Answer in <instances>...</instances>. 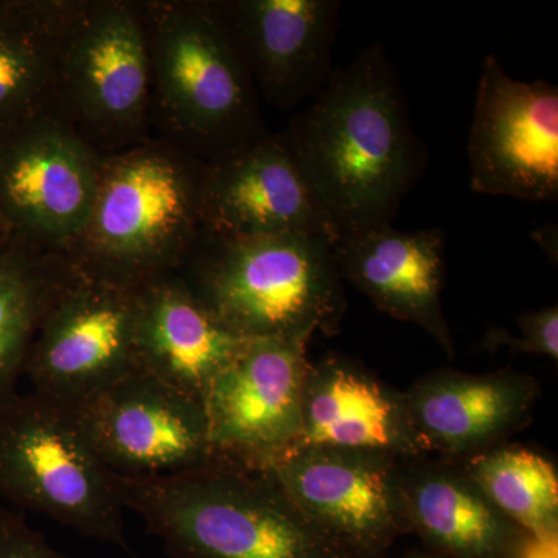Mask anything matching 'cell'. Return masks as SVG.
<instances>
[{
	"label": "cell",
	"instance_id": "cell-1",
	"mask_svg": "<svg viewBox=\"0 0 558 558\" xmlns=\"http://www.w3.org/2000/svg\"><path fill=\"white\" fill-rule=\"evenodd\" d=\"M279 137L339 240L392 227L427 161L398 72L379 43L333 69Z\"/></svg>",
	"mask_w": 558,
	"mask_h": 558
},
{
	"label": "cell",
	"instance_id": "cell-2",
	"mask_svg": "<svg viewBox=\"0 0 558 558\" xmlns=\"http://www.w3.org/2000/svg\"><path fill=\"white\" fill-rule=\"evenodd\" d=\"M150 121L202 161L269 134L226 0H143Z\"/></svg>",
	"mask_w": 558,
	"mask_h": 558
},
{
	"label": "cell",
	"instance_id": "cell-3",
	"mask_svg": "<svg viewBox=\"0 0 558 558\" xmlns=\"http://www.w3.org/2000/svg\"><path fill=\"white\" fill-rule=\"evenodd\" d=\"M117 487L171 558H354L264 469L213 462L179 475L117 476Z\"/></svg>",
	"mask_w": 558,
	"mask_h": 558
},
{
	"label": "cell",
	"instance_id": "cell-4",
	"mask_svg": "<svg viewBox=\"0 0 558 558\" xmlns=\"http://www.w3.org/2000/svg\"><path fill=\"white\" fill-rule=\"evenodd\" d=\"M201 170L161 137L105 157L89 219L65 256L84 277L131 288L178 274L204 236Z\"/></svg>",
	"mask_w": 558,
	"mask_h": 558
},
{
	"label": "cell",
	"instance_id": "cell-5",
	"mask_svg": "<svg viewBox=\"0 0 558 558\" xmlns=\"http://www.w3.org/2000/svg\"><path fill=\"white\" fill-rule=\"evenodd\" d=\"M332 245L304 233L204 234L178 274L242 339L311 341L336 336L347 314Z\"/></svg>",
	"mask_w": 558,
	"mask_h": 558
},
{
	"label": "cell",
	"instance_id": "cell-6",
	"mask_svg": "<svg viewBox=\"0 0 558 558\" xmlns=\"http://www.w3.org/2000/svg\"><path fill=\"white\" fill-rule=\"evenodd\" d=\"M0 497L83 537L128 548L123 502L75 410L32 391L0 409Z\"/></svg>",
	"mask_w": 558,
	"mask_h": 558
},
{
	"label": "cell",
	"instance_id": "cell-7",
	"mask_svg": "<svg viewBox=\"0 0 558 558\" xmlns=\"http://www.w3.org/2000/svg\"><path fill=\"white\" fill-rule=\"evenodd\" d=\"M142 2L76 0L62 39L54 113L101 157L153 137Z\"/></svg>",
	"mask_w": 558,
	"mask_h": 558
},
{
	"label": "cell",
	"instance_id": "cell-8",
	"mask_svg": "<svg viewBox=\"0 0 558 558\" xmlns=\"http://www.w3.org/2000/svg\"><path fill=\"white\" fill-rule=\"evenodd\" d=\"M102 159L54 112L0 130V211L11 236L68 252L89 219Z\"/></svg>",
	"mask_w": 558,
	"mask_h": 558
},
{
	"label": "cell",
	"instance_id": "cell-9",
	"mask_svg": "<svg viewBox=\"0 0 558 558\" xmlns=\"http://www.w3.org/2000/svg\"><path fill=\"white\" fill-rule=\"evenodd\" d=\"M306 340L248 339L202 399L213 462L264 469L299 438Z\"/></svg>",
	"mask_w": 558,
	"mask_h": 558
},
{
	"label": "cell",
	"instance_id": "cell-10",
	"mask_svg": "<svg viewBox=\"0 0 558 558\" xmlns=\"http://www.w3.org/2000/svg\"><path fill=\"white\" fill-rule=\"evenodd\" d=\"M400 459L373 450L304 449L264 468L306 519L354 558H381L411 532Z\"/></svg>",
	"mask_w": 558,
	"mask_h": 558
},
{
	"label": "cell",
	"instance_id": "cell-11",
	"mask_svg": "<svg viewBox=\"0 0 558 558\" xmlns=\"http://www.w3.org/2000/svg\"><path fill=\"white\" fill-rule=\"evenodd\" d=\"M468 156L475 193L557 202V86L513 80L488 53L481 65Z\"/></svg>",
	"mask_w": 558,
	"mask_h": 558
},
{
	"label": "cell",
	"instance_id": "cell-12",
	"mask_svg": "<svg viewBox=\"0 0 558 558\" xmlns=\"http://www.w3.org/2000/svg\"><path fill=\"white\" fill-rule=\"evenodd\" d=\"M137 296L138 288L80 274L28 354L24 377L33 391L75 410L137 368Z\"/></svg>",
	"mask_w": 558,
	"mask_h": 558
},
{
	"label": "cell",
	"instance_id": "cell-13",
	"mask_svg": "<svg viewBox=\"0 0 558 558\" xmlns=\"http://www.w3.org/2000/svg\"><path fill=\"white\" fill-rule=\"evenodd\" d=\"M75 413L117 476L179 475L213 464L199 400L140 368L86 400Z\"/></svg>",
	"mask_w": 558,
	"mask_h": 558
},
{
	"label": "cell",
	"instance_id": "cell-14",
	"mask_svg": "<svg viewBox=\"0 0 558 558\" xmlns=\"http://www.w3.org/2000/svg\"><path fill=\"white\" fill-rule=\"evenodd\" d=\"M199 201L207 236L304 233L339 241L279 134L202 161Z\"/></svg>",
	"mask_w": 558,
	"mask_h": 558
},
{
	"label": "cell",
	"instance_id": "cell-15",
	"mask_svg": "<svg viewBox=\"0 0 558 558\" xmlns=\"http://www.w3.org/2000/svg\"><path fill=\"white\" fill-rule=\"evenodd\" d=\"M260 100L289 110L332 75L340 0H226Z\"/></svg>",
	"mask_w": 558,
	"mask_h": 558
},
{
	"label": "cell",
	"instance_id": "cell-16",
	"mask_svg": "<svg viewBox=\"0 0 558 558\" xmlns=\"http://www.w3.org/2000/svg\"><path fill=\"white\" fill-rule=\"evenodd\" d=\"M304 449L373 450L399 458L425 454L405 392L340 354H328L307 369L299 438L288 454Z\"/></svg>",
	"mask_w": 558,
	"mask_h": 558
},
{
	"label": "cell",
	"instance_id": "cell-17",
	"mask_svg": "<svg viewBox=\"0 0 558 558\" xmlns=\"http://www.w3.org/2000/svg\"><path fill=\"white\" fill-rule=\"evenodd\" d=\"M332 248L341 279L355 286L384 314L424 329L449 357H454L457 349L442 310V230L385 227L340 238Z\"/></svg>",
	"mask_w": 558,
	"mask_h": 558
},
{
	"label": "cell",
	"instance_id": "cell-18",
	"mask_svg": "<svg viewBox=\"0 0 558 558\" xmlns=\"http://www.w3.org/2000/svg\"><path fill=\"white\" fill-rule=\"evenodd\" d=\"M539 396L526 374L438 371L405 392L414 433L425 454L473 457L527 425Z\"/></svg>",
	"mask_w": 558,
	"mask_h": 558
},
{
	"label": "cell",
	"instance_id": "cell-19",
	"mask_svg": "<svg viewBox=\"0 0 558 558\" xmlns=\"http://www.w3.org/2000/svg\"><path fill=\"white\" fill-rule=\"evenodd\" d=\"M245 340L231 332L179 274L138 286L137 368L189 398L202 403L208 385Z\"/></svg>",
	"mask_w": 558,
	"mask_h": 558
},
{
	"label": "cell",
	"instance_id": "cell-20",
	"mask_svg": "<svg viewBox=\"0 0 558 558\" xmlns=\"http://www.w3.org/2000/svg\"><path fill=\"white\" fill-rule=\"evenodd\" d=\"M410 529L444 558H517L531 535L487 498L462 465L400 459Z\"/></svg>",
	"mask_w": 558,
	"mask_h": 558
},
{
	"label": "cell",
	"instance_id": "cell-21",
	"mask_svg": "<svg viewBox=\"0 0 558 558\" xmlns=\"http://www.w3.org/2000/svg\"><path fill=\"white\" fill-rule=\"evenodd\" d=\"M76 0H0V130L54 112L58 65Z\"/></svg>",
	"mask_w": 558,
	"mask_h": 558
},
{
	"label": "cell",
	"instance_id": "cell-22",
	"mask_svg": "<svg viewBox=\"0 0 558 558\" xmlns=\"http://www.w3.org/2000/svg\"><path fill=\"white\" fill-rule=\"evenodd\" d=\"M80 277L65 253L0 244V409L17 395L44 319Z\"/></svg>",
	"mask_w": 558,
	"mask_h": 558
},
{
	"label": "cell",
	"instance_id": "cell-23",
	"mask_svg": "<svg viewBox=\"0 0 558 558\" xmlns=\"http://www.w3.org/2000/svg\"><path fill=\"white\" fill-rule=\"evenodd\" d=\"M461 465L517 526L535 538L558 537V475L548 459L521 447H492Z\"/></svg>",
	"mask_w": 558,
	"mask_h": 558
},
{
	"label": "cell",
	"instance_id": "cell-24",
	"mask_svg": "<svg viewBox=\"0 0 558 558\" xmlns=\"http://www.w3.org/2000/svg\"><path fill=\"white\" fill-rule=\"evenodd\" d=\"M520 336L515 337L506 328L487 330L483 348H508L517 354L545 355L558 359V307L549 306L542 311L526 312L517 318Z\"/></svg>",
	"mask_w": 558,
	"mask_h": 558
},
{
	"label": "cell",
	"instance_id": "cell-25",
	"mask_svg": "<svg viewBox=\"0 0 558 558\" xmlns=\"http://www.w3.org/2000/svg\"><path fill=\"white\" fill-rule=\"evenodd\" d=\"M0 558H70L50 546L21 513L0 509Z\"/></svg>",
	"mask_w": 558,
	"mask_h": 558
},
{
	"label": "cell",
	"instance_id": "cell-26",
	"mask_svg": "<svg viewBox=\"0 0 558 558\" xmlns=\"http://www.w3.org/2000/svg\"><path fill=\"white\" fill-rule=\"evenodd\" d=\"M517 558H558V537H529Z\"/></svg>",
	"mask_w": 558,
	"mask_h": 558
},
{
	"label": "cell",
	"instance_id": "cell-27",
	"mask_svg": "<svg viewBox=\"0 0 558 558\" xmlns=\"http://www.w3.org/2000/svg\"><path fill=\"white\" fill-rule=\"evenodd\" d=\"M11 231L9 223H7L5 218H3L2 211H0V244L2 242H7L11 240Z\"/></svg>",
	"mask_w": 558,
	"mask_h": 558
},
{
	"label": "cell",
	"instance_id": "cell-28",
	"mask_svg": "<svg viewBox=\"0 0 558 558\" xmlns=\"http://www.w3.org/2000/svg\"><path fill=\"white\" fill-rule=\"evenodd\" d=\"M405 558H444L438 556V554L432 553V550H414V553H410Z\"/></svg>",
	"mask_w": 558,
	"mask_h": 558
}]
</instances>
